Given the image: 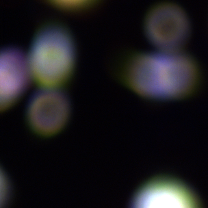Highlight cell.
Returning <instances> with one entry per match:
<instances>
[{
    "mask_svg": "<svg viewBox=\"0 0 208 208\" xmlns=\"http://www.w3.org/2000/svg\"><path fill=\"white\" fill-rule=\"evenodd\" d=\"M76 51L74 38L66 27L55 23L40 27L33 38L28 60L36 83L50 89L68 85L74 76Z\"/></svg>",
    "mask_w": 208,
    "mask_h": 208,
    "instance_id": "cell-1",
    "label": "cell"
},
{
    "mask_svg": "<svg viewBox=\"0 0 208 208\" xmlns=\"http://www.w3.org/2000/svg\"><path fill=\"white\" fill-rule=\"evenodd\" d=\"M143 27L149 42L165 52L179 51L189 39L191 31L184 10L168 1L156 3L149 8L144 17Z\"/></svg>",
    "mask_w": 208,
    "mask_h": 208,
    "instance_id": "cell-2",
    "label": "cell"
},
{
    "mask_svg": "<svg viewBox=\"0 0 208 208\" xmlns=\"http://www.w3.org/2000/svg\"><path fill=\"white\" fill-rule=\"evenodd\" d=\"M47 89L33 94L25 109L29 127L35 134L43 138L53 136L64 129L72 112L70 101L65 93Z\"/></svg>",
    "mask_w": 208,
    "mask_h": 208,
    "instance_id": "cell-3",
    "label": "cell"
},
{
    "mask_svg": "<svg viewBox=\"0 0 208 208\" xmlns=\"http://www.w3.org/2000/svg\"><path fill=\"white\" fill-rule=\"evenodd\" d=\"M132 208H202L196 195L178 181L158 178L146 184L134 198Z\"/></svg>",
    "mask_w": 208,
    "mask_h": 208,
    "instance_id": "cell-4",
    "label": "cell"
},
{
    "mask_svg": "<svg viewBox=\"0 0 208 208\" xmlns=\"http://www.w3.org/2000/svg\"><path fill=\"white\" fill-rule=\"evenodd\" d=\"M23 52L14 47L2 49L0 55V109L9 108L28 87L30 70Z\"/></svg>",
    "mask_w": 208,
    "mask_h": 208,
    "instance_id": "cell-5",
    "label": "cell"
},
{
    "mask_svg": "<svg viewBox=\"0 0 208 208\" xmlns=\"http://www.w3.org/2000/svg\"><path fill=\"white\" fill-rule=\"evenodd\" d=\"M139 80L142 97L158 100H167L173 80V70L169 54L149 53L143 61Z\"/></svg>",
    "mask_w": 208,
    "mask_h": 208,
    "instance_id": "cell-6",
    "label": "cell"
},
{
    "mask_svg": "<svg viewBox=\"0 0 208 208\" xmlns=\"http://www.w3.org/2000/svg\"><path fill=\"white\" fill-rule=\"evenodd\" d=\"M66 3L70 4H76L84 2L87 0H60Z\"/></svg>",
    "mask_w": 208,
    "mask_h": 208,
    "instance_id": "cell-7",
    "label": "cell"
}]
</instances>
